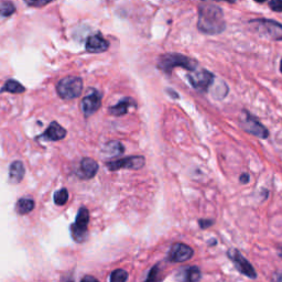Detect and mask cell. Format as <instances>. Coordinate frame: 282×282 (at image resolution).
I'll use <instances>...</instances> for the list:
<instances>
[{
  "mask_svg": "<svg viewBox=\"0 0 282 282\" xmlns=\"http://www.w3.org/2000/svg\"><path fill=\"white\" fill-rule=\"evenodd\" d=\"M280 70H281V73H282V60H281V63H280Z\"/></svg>",
  "mask_w": 282,
  "mask_h": 282,
  "instance_id": "31",
  "label": "cell"
},
{
  "mask_svg": "<svg viewBox=\"0 0 282 282\" xmlns=\"http://www.w3.org/2000/svg\"><path fill=\"white\" fill-rule=\"evenodd\" d=\"M194 251L190 246L175 243L171 246V248L168 253V260L173 261V263H184L186 260H190L193 257Z\"/></svg>",
  "mask_w": 282,
  "mask_h": 282,
  "instance_id": "9",
  "label": "cell"
},
{
  "mask_svg": "<svg viewBox=\"0 0 282 282\" xmlns=\"http://www.w3.org/2000/svg\"><path fill=\"white\" fill-rule=\"evenodd\" d=\"M130 106H135L134 100H132L130 98H125L123 100H120L117 105L110 107L109 113L114 116H123L128 113V109Z\"/></svg>",
  "mask_w": 282,
  "mask_h": 282,
  "instance_id": "18",
  "label": "cell"
},
{
  "mask_svg": "<svg viewBox=\"0 0 282 282\" xmlns=\"http://www.w3.org/2000/svg\"><path fill=\"white\" fill-rule=\"evenodd\" d=\"M83 89L82 79L76 76H68L60 80L57 90L63 99H74L78 97Z\"/></svg>",
  "mask_w": 282,
  "mask_h": 282,
  "instance_id": "3",
  "label": "cell"
},
{
  "mask_svg": "<svg viewBox=\"0 0 282 282\" xmlns=\"http://www.w3.org/2000/svg\"><path fill=\"white\" fill-rule=\"evenodd\" d=\"M256 31L260 34V37L268 38L276 41L282 40V24L274 21V20L260 19L251 22Z\"/></svg>",
  "mask_w": 282,
  "mask_h": 282,
  "instance_id": "5",
  "label": "cell"
},
{
  "mask_svg": "<svg viewBox=\"0 0 282 282\" xmlns=\"http://www.w3.org/2000/svg\"><path fill=\"white\" fill-rule=\"evenodd\" d=\"M256 1H258V2H264V1H266V0H256Z\"/></svg>",
  "mask_w": 282,
  "mask_h": 282,
  "instance_id": "32",
  "label": "cell"
},
{
  "mask_svg": "<svg viewBox=\"0 0 282 282\" xmlns=\"http://www.w3.org/2000/svg\"><path fill=\"white\" fill-rule=\"evenodd\" d=\"M281 257H282V254H281Z\"/></svg>",
  "mask_w": 282,
  "mask_h": 282,
  "instance_id": "33",
  "label": "cell"
},
{
  "mask_svg": "<svg viewBox=\"0 0 282 282\" xmlns=\"http://www.w3.org/2000/svg\"><path fill=\"white\" fill-rule=\"evenodd\" d=\"M108 49V42L102 37L96 34L89 37L86 41V50L89 53H102Z\"/></svg>",
  "mask_w": 282,
  "mask_h": 282,
  "instance_id": "15",
  "label": "cell"
},
{
  "mask_svg": "<svg viewBox=\"0 0 282 282\" xmlns=\"http://www.w3.org/2000/svg\"><path fill=\"white\" fill-rule=\"evenodd\" d=\"M248 181H249V174L243 173L240 175V182L241 183H248Z\"/></svg>",
  "mask_w": 282,
  "mask_h": 282,
  "instance_id": "29",
  "label": "cell"
},
{
  "mask_svg": "<svg viewBox=\"0 0 282 282\" xmlns=\"http://www.w3.org/2000/svg\"><path fill=\"white\" fill-rule=\"evenodd\" d=\"M53 200H54V203L59 205V206H63L68 203L69 201V192L67 189H60L59 191L54 193L53 196Z\"/></svg>",
  "mask_w": 282,
  "mask_h": 282,
  "instance_id": "21",
  "label": "cell"
},
{
  "mask_svg": "<svg viewBox=\"0 0 282 282\" xmlns=\"http://www.w3.org/2000/svg\"><path fill=\"white\" fill-rule=\"evenodd\" d=\"M100 106H102V95L97 90H92L87 96L83 98L80 108H82L84 115L88 117V116L96 113Z\"/></svg>",
  "mask_w": 282,
  "mask_h": 282,
  "instance_id": "11",
  "label": "cell"
},
{
  "mask_svg": "<svg viewBox=\"0 0 282 282\" xmlns=\"http://www.w3.org/2000/svg\"><path fill=\"white\" fill-rule=\"evenodd\" d=\"M188 77L191 85H192L195 89L201 90V92L208 90L214 80V75L206 70H200V72H194L193 74L188 75Z\"/></svg>",
  "mask_w": 282,
  "mask_h": 282,
  "instance_id": "10",
  "label": "cell"
},
{
  "mask_svg": "<svg viewBox=\"0 0 282 282\" xmlns=\"http://www.w3.org/2000/svg\"><path fill=\"white\" fill-rule=\"evenodd\" d=\"M88 223H89V212L86 208H80L77 211L76 218L70 226V233L72 237L77 243H83L87 238L88 231Z\"/></svg>",
  "mask_w": 282,
  "mask_h": 282,
  "instance_id": "4",
  "label": "cell"
},
{
  "mask_svg": "<svg viewBox=\"0 0 282 282\" xmlns=\"http://www.w3.org/2000/svg\"><path fill=\"white\" fill-rule=\"evenodd\" d=\"M162 280V277H161V270H160V265H155L151 268L150 273L148 275V278L144 282H161Z\"/></svg>",
  "mask_w": 282,
  "mask_h": 282,
  "instance_id": "24",
  "label": "cell"
},
{
  "mask_svg": "<svg viewBox=\"0 0 282 282\" xmlns=\"http://www.w3.org/2000/svg\"><path fill=\"white\" fill-rule=\"evenodd\" d=\"M16 11L14 4L10 1H2L0 2V16L2 17H10L12 13Z\"/></svg>",
  "mask_w": 282,
  "mask_h": 282,
  "instance_id": "22",
  "label": "cell"
},
{
  "mask_svg": "<svg viewBox=\"0 0 282 282\" xmlns=\"http://www.w3.org/2000/svg\"><path fill=\"white\" fill-rule=\"evenodd\" d=\"M228 258L233 261V264L235 265L236 269H237L240 274L245 275L246 277H248L250 279H255L257 277L256 271L254 269L253 265H251L248 260H247L245 257L239 253V250L237 249H229L227 253Z\"/></svg>",
  "mask_w": 282,
  "mask_h": 282,
  "instance_id": "8",
  "label": "cell"
},
{
  "mask_svg": "<svg viewBox=\"0 0 282 282\" xmlns=\"http://www.w3.org/2000/svg\"><path fill=\"white\" fill-rule=\"evenodd\" d=\"M80 282H99L96 278H94L92 276H85L84 278L80 280Z\"/></svg>",
  "mask_w": 282,
  "mask_h": 282,
  "instance_id": "28",
  "label": "cell"
},
{
  "mask_svg": "<svg viewBox=\"0 0 282 282\" xmlns=\"http://www.w3.org/2000/svg\"><path fill=\"white\" fill-rule=\"evenodd\" d=\"M103 152L109 158H115L125 152L124 145L119 141H109L104 145Z\"/></svg>",
  "mask_w": 282,
  "mask_h": 282,
  "instance_id": "17",
  "label": "cell"
},
{
  "mask_svg": "<svg viewBox=\"0 0 282 282\" xmlns=\"http://www.w3.org/2000/svg\"><path fill=\"white\" fill-rule=\"evenodd\" d=\"M201 277L202 274L198 267H185L176 273L175 279L179 282H199Z\"/></svg>",
  "mask_w": 282,
  "mask_h": 282,
  "instance_id": "14",
  "label": "cell"
},
{
  "mask_svg": "<svg viewBox=\"0 0 282 282\" xmlns=\"http://www.w3.org/2000/svg\"><path fill=\"white\" fill-rule=\"evenodd\" d=\"M216 1H226V2H235V0H216Z\"/></svg>",
  "mask_w": 282,
  "mask_h": 282,
  "instance_id": "30",
  "label": "cell"
},
{
  "mask_svg": "<svg viewBox=\"0 0 282 282\" xmlns=\"http://www.w3.org/2000/svg\"><path fill=\"white\" fill-rule=\"evenodd\" d=\"M198 28L206 34H218L225 30V19L221 9L205 3L199 7Z\"/></svg>",
  "mask_w": 282,
  "mask_h": 282,
  "instance_id": "1",
  "label": "cell"
},
{
  "mask_svg": "<svg viewBox=\"0 0 282 282\" xmlns=\"http://www.w3.org/2000/svg\"><path fill=\"white\" fill-rule=\"evenodd\" d=\"M24 174H26V169H24V165L21 161H13V162L10 164L9 176H8L10 183L11 184L20 183L24 178Z\"/></svg>",
  "mask_w": 282,
  "mask_h": 282,
  "instance_id": "16",
  "label": "cell"
},
{
  "mask_svg": "<svg viewBox=\"0 0 282 282\" xmlns=\"http://www.w3.org/2000/svg\"><path fill=\"white\" fill-rule=\"evenodd\" d=\"M26 88L24 86H22L21 84L17 80H13V79H9L8 82L4 84V86L0 90V93H3V92H9V93H12V94H21L23 93Z\"/></svg>",
  "mask_w": 282,
  "mask_h": 282,
  "instance_id": "20",
  "label": "cell"
},
{
  "mask_svg": "<svg viewBox=\"0 0 282 282\" xmlns=\"http://www.w3.org/2000/svg\"><path fill=\"white\" fill-rule=\"evenodd\" d=\"M128 279V273L124 269H116L110 275V282H126Z\"/></svg>",
  "mask_w": 282,
  "mask_h": 282,
  "instance_id": "23",
  "label": "cell"
},
{
  "mask_svg": "<svg viewBox=\"0 0 282 282\" xmlns=\"http://www.w3.org/2000/svg\"><path fill=\"white\" fill-rule=\"evenodd\" d=\"M145 163V159L142 155H132V157L123 158L116 161H110L106 163V167L110 171H117L120 169H129V170H139L143 168Z\"/></svg>",
  "mask_w": 282,
  "mask_h": 282,
  "instance_id": "7",
  "label": "cell"
},
{
  "mask_svg": "<svg viewBox=\"0 0 282 282\" xmlns=\"http://www.w3.org/2000/svg\"><path fill=\"white\" fill-rule=\"evenodd\" d=\"M34 201L29 198H21L16 203V212L19 215H26L34 209Z\"/></svg>",
  "mask_w": 282,
  "mask_h": 282,
  "instance_id": "19",
  "label": "cell"
},
{
  "mask_svg": "<svg viewBox=\"0 0 282 282\" xmlns=\"http://www.w3.org/2000/svg\"><path fill=\"white\" fill-rule=\"evenodd\" d=\"M269 6L274 11L282 12V0H270Z\"/></svg>",
  "mask_w": 282,
  "mask_h": 282,
  "instance_id": "26",
  "label": "cell"
},
{
  "mask_svg": "<svg viewBox=\"0 0 282 282\" xmlns=\"http://www.w3.org/2000/svg\"><path fill=\"white\" fill-rule=\"evenodd\" d=\"M240 126L246 133L254 135L258 138L267 139L269 136V132L266 129L265 126L258 119L255 118L253 115L247 112H243V114H241Z\"/></svg>",
  "mask_w": 282,
  "mask_h": 282,
  "instance_id": "6",
  "label": "cell"
},
{
  "mask_svg": "<svg viewBox=\"0 0 282 282\" xmlns=\"http://www.w3.org/2000/svg\"><path fill=\"white\" fill-rule=\"evenodd\" d=\"M199 224L201 226V228H208V227H211L212 225L214 224V221L213 220H211V219H200L199 220Z\"/></svg>",
  "mask_w": 282,
  "mask_h": 282,
  "instance_id": "27",
  "label": "cell"
},
{
  "mask_svg": "<svg viewBox=\"0 0 282 282\" xmlns=\"http://www.w3.org/2000/svg\"><path fill=\"white\" fill-rule=\"evenodd\" d=\"M65 136H67V130L57 122H53L42 135L39 136L38 139L43 141H59L64 139Z\"/></svg>",
  "mask_w": 282,
  "mask_h": 282,
  "instance_id": "13",
  "label": "cell"
},
{
  "mask_svg": "<svg viewBox=\"0 0 282 282\" xmlns=\"http://www.w3.org/2000/svg\"><path fill=\"white\" fill-rule=\"evenodd\" d=\"M98 171V163L92 158H84L79 163V169L77 175L79 179L89 180L96 175Z\"/></svg>",
  "mask_w": 282,
  "mask_h": 282,
  "instance_id": "12",
  "label": "cell"
},
{
  "mask_svg": "<svg viewBox=\"0 0 282 282\" xmlns=\"http://www.w3.org/2000/svg\"><path fill=\"white\" fill-rule=\"evenodd\" d=\"M24 1L31 7H44L51 2L52 0H24Z\"/></svg>",
  "mask_w": 282,
  "mask_h": 282,
  "instance_id": "25",
  "label": "cell"
},
{
  "mask_svg": "<svg viewBox=\"0 0 282 282\" xmlns=\"http://www.w3.org/2000/svg\"><path fill=\"white\" fill-rule=\"evenodd\" d=\"M175 67H181L188 70H193L196 68V63L192 59L181 54H165L159 59V68L164 72H170Z\"/></svg>",
  "mask_w": 282,
  "mask_h": 282,
  "instance_id": "2",
  "label": "cell"
}]
</instances>
